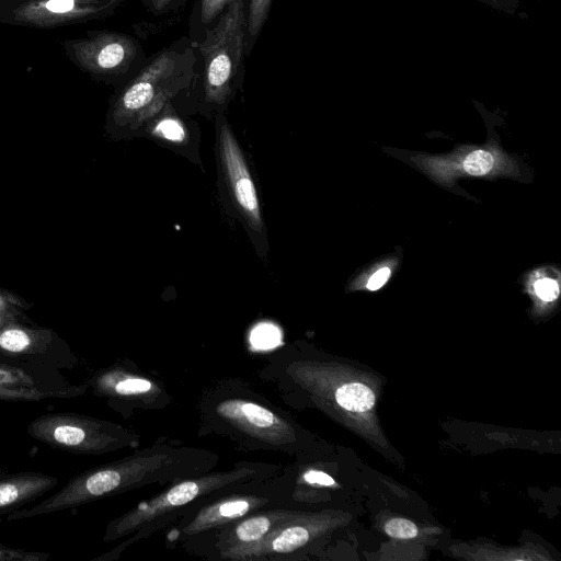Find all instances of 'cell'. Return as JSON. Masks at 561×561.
Here are the masks:
<instances>
[{
  "instance_id": "cell-8",
  "label": "cell",
  "mask_w": 561,
  "mask_h": 561,
  "mask_svg": "<svg viewBox=\"0 0 561 561\" xmlns=\"http://www.w3.org/2000/svg\"><path fill=\"white\" fill-rule=\"evenodd\" d=\"M216 156L226 196L256 249L265 251L266 229L249 162L222 114L216 115Z\"/></svg>"
},
{
  "instance_id": "cell-19",
  "label": "cell",
  "mask_w": 561,
  "mask_h": 561,
  "mask_svg": "<svg viewBox=\"0 0 561 561\" xmlns=\"http://www.w3.org/2000/svg\"><path fill=\"white\" fill-rule=\"evenodd\" d=\"M279 332L273 324H261L257 325L251 334V342L257 348H272L278 344Z\"/></svg>"
},
{
  "instance_id": "cell-17",
  "label": "cell",
  "mask_w": 561,
  "mask_h": 561,
  "mask_svg": "<svg viewBox=\"0 0 561 561\" xmlns=\"http://www.w3.org/2000/svg\"><path fill=\"white\" fill-rule=\"evenodd\" d=\"M32 343L31 335L22 329L12 328L0 333V348L9 353H24Z\"/></svg>"
},
{
  "instance_id": "cell-22",
  "label": "cell",
  "mask_w": 561,
  "mask_h": 561,
  "mask_svg": "<svg viewBox=\"0 0 561 561\" xmlns=\"http://www.w3.org/2000/svg\"><path fill=\"white\" fill-rule=\"evenodd\" d=\"M386 533L394 538H413L417 535L414 523L404 518H392L385 525Z\"/></svg>"
},
{
  "instance_id": "cell-13",
  "label": "cell",
  "mask_w": 561,
  "mask_h": 561,
  "mask_svg": "<svg viewBox=\"0 0 561 561\" xmlns=\"http://www.w3.org/2000/svg\"><path fill=\"white\" fill-rule=\"evenodd\" d=\"M161 144L186 147L191 142L188 126L175 114L171 103L141 130Z\"/></svg>"
},
{
  "instance_id": "cell-11",
  "label": "cell",
  "mask_w": 561,
  "mask_h": 561,
  "mask_svg": "<svg viewBox=\"0 0 561 561\" xmlns=\"http://www.w3.org/2000/svg\"><path fill=\"white\" fill-rule=\"evenodd\" d=\"M122 0H0V24L54 30L104 19Z\"/></svg>"
},
{
  "instance_id": "cell-10",
  "label": "cell",
  "mask_w": 561,
  "mask_h": 561,
  "mask_svg": "<svg viewBox=\"0 0 561 561\" xmlns=\"http://www.w3.org/2000/svg\"><path fill=\"white\" fill-rule=\"evenodd\" d=\"M61 46L77 68L105 83L123 81L140 53L131 36L113 31H88L84 36L62 41Z\"/></svg>"
},
{
  "instance_id": "cell-14",
  "label": "cell",
  "mask_w": 561,
  "mask_h": 561,
  "mask_svg": "<svg viewBox=\"0 0 561 561\" xmlns=\"http://www.w3.org/2000/svg\"><path fill=\"white\" fill-rule=\"evenodd\" d=\"M85 389L87 386L43 391L35 387L0 385V400L39 401L47 398H68L81 396L85 391Z\"/></svg>"
},
{
  "instance_id": "cell-27",
  "label": "cell",
  "mask_w": 561,
  "mask_h": 561,
  "mask_svg": "<svg viewBox=\"0 0 561 561\" xmlns=\"http://www.w3.org/2000/svg\"><path fill=\"white\" fill-rule=\"evenodd\" d=\"M172 0H151L152 5L157 10H163Z\"/></svg>"
},
{
  "instance_id": "cell-1",
  "label": "cell",
  "mask_w": 561,
  "mask_h": 561,
  "mask_svg": "<svg viewBox=\"0 0 561 561\" xmlns=\"http://www.w3.org/2000/svg\"><path fill=\"white\" fill-rule=\"evenodd\" d=\"M218 461L219 456L209 449L158 440L119 460L75 476L59 491L37 505L14 511L12 518H31L71 510L151 484L168 485L213 471Z\"/></svg>"
},
{
  "instance_id": "cell-15",
  "label": "cell",
  "mask_w": 561,
  "mask_h": 561,
  "mask_svg": "<svg viewBox=\"0 0 561 561\" xmlns=\"http://www.w3.org/2000/svg\"><path fill=\"white\" fill-rule=\"evenodd\" d=\"M334 399L341 408L356 412L368 411L375 403L371 389L358 382L340 386L334 392Z\"/></svg>"
},
{
  "instance_id": "cell-2",
  "label": "cell",
  "mask_w": 561,
  "mask_h": 561,
  "mask_svg": "<svg viewBox=\"0 0 561 561\" xmlns=\"http://www.w3.org/2000/svg\"><path fill=\"white\" fill-rule=\"evenodd\" d=\"M198 435H215L243 451H273L302 457L308 437L293 419L238 377L206 386L197 401Z\"/></svg>"
},
{
  "instance_id": "cell-3",
  "label": "cell",
  "mask_w": 561,
  "mask_h": 561,
  "mask_svg": "<svg viewBox=\"0 0 561 561\" xmlns=\"http://www.w3.org/2000/svg\"><path fill=\"white\" fill-rule=\"evenodd\" d=\"M282 468L275 463L242 460L228 470H213L172 482L160 493L139 502L107 524L103 535L104 542L126 539L98 560L117 559L127 547L170 527L188 514L197 503L249 482L273 477Z\"/></svg>"
},
{
  "instance_id": "cell-9",
  "label": "cell",
  "mask_w": 561,
  "mask_h": 561,
  "mask_svg": "<svg viewBox=\"0 0 561 561\" xmlns=\"http://www.w3.org/2000/svg\"><path fill=\"white\" fill-rule=\"evenodd\" d=\"M89 386L124 417L139 411H161L172 403V394L163 381L129 360L98 371Z\"/></svg>"
},
{
  "instance_id": "cell-18",
  "label": "cell",
  "mask_w": 561,
  "mask_h": 561,
  "mask_svg": "<svg viewBox=\"0 0 561 561\" xmlns=\"http://www.w3.org/2000/svg\"><path fill=\"white\" fill-rule=\"evenodd\" d=\"M494 163L493 156L485 150H476L467 156L463 161L465 171L471 175L488 173Z\"/></svg>"
},
{
  "instance_id": "cell-16",
  "label": "cell",
  "mask_w": 561,
  "mask_h": 561,
  "mask_svg": "<svg viewBox=\"0 0 561 561\" xmlns=\"http://www.w3.org/2000/svg\"><path fill=\"white\" fill-rule=\"evenodd\" d=\"M272 0H250L248 15H245L244 50H250L267 20Z\"/></svg>"
},
{
  "instance_id": "cell-23",
  "label": "cell",
  "mask_w": 561,
  "mask_h": 561,
  "mask_svg": "<svg viewBox=\"0 0 561 561\" xmlns=\"http://www.w3.org/2000/svg\"><path fill=\"white\" fill-rule=\"evenodd\" d=\"M232 0H201V20L204 24H209L227 9Z\"/></svg>"
},
{
  "instance_id": "cell-25",
  "label": "cell",
  "mask_w": 561,
  "mask_h": 561,
  "mask_svg": "<svg viewBox=\"0 0 561 561\" xmlns=\"http://www.w3.org/2000/svg\"><path fill=\"white\" fill-rule=\"evenodd\" d=\"M480 3H483L491 9H494L500 12H504L507 14H516L520 7L519 0H476Z\"/></svg>"
},
{
  "instance_id": "cell-4",
  "label": "cell",
  "mask_w": 561,
  "mask_h": 561,
  "mask_svg": "<svg viewBox=\"0 0 561 561\" xmlns=\"http://www.w3.org/2000/svg\"><path fill=\"white\" fill-rule=\"evenodd\" d=\"M195 57L191 48H168L156 55L117 91L110 121L128 134H136L185 88L194 77Z\"/></svg>"
},
{
  "instance_id": "cell-6",
  "label": "cell",
  "mask_w": 561,
  "mask_h": 561,
  "mask_svg": "<svg viewBox=\"0 0 561 561\" xmlns=\"http://www.w3.org/2000/svg\"><path fill=\"white\" fill-rule=\"evenodd\" d=\"M245 41L244 0H232L198 49L203 58V101L222 114L234 92Z\"/></svg>"
},
{
  "instance_id": "cell-21",
  "label": "cell",
  "mask_w": 561,
  "mask_h": 561,
  "mask_svg": "<svg viewBox=\"0 0 561 561\" xmlns=\"http://www.w3.org/2000/svg\"><path fill=\"white\" fill-rule=\"evenodd\" d=\"M34 379L24 371L18 368L0 365V385L34 387Z\"/></svg>"
},
{
  "instance_id": "cell-26",
  "label": "cell",
  "mask_w": 561,
  "mask_h": 561,
  "mask_svg": "<svg viewBox=\"0 0 561 561\" xmlns=\"http://www.w3.org/2000/svg\"><path fill=\"white\" fill-rule=\"evenodd\" d=\"M389 276L390 270L388 267L380 268L369 278L367 288L370 290H377L387 282Z\"/></svg>"
},
{
  "instance_id": "cell-5",
  "label": "cell",
  "mask_w": 561,
  "mask_h": 561,
  "mask_svg": "<svg viewBox=\"0 0 561 561\" xmlns=\"http://www.w3.org/2000/svg\"><path fill=\"white\" fill-rule=\"evenodd\" d=\"M293 474L288 466L273 477L237 486L197 503L168 527L165 546L181 547L255 512L276 506H298L293 502ZM300 507V506H298Z\"/></svg>"
},
{
  "instance_id": "cell-24",
  "label": "cell",
  "mask_w": 561,
  "mask_h": 561,
  "mask_svg": "<svg viewBox=\"0 0 561 561\" xmlns=\"http://www.w3.org/2000/svg\"><path fill=\"white\" fill-rule=\"evenodd\" d=\"M537 295L546 301L554 300L559 295L558 284L552 279H540L535 283Z\"/></svg>"
},
{
  "instance_id": "cell-12",
  "label": "cell",
  "mask_w": 561,
  "mask_h": 561,
  "mask_svg": "<svg viewBox=\"0 0 561 561\" xmlns=\"http://www.w3.org/2000/svg\"><path fill=\"white\" fill-rule=\"evenodd\" d=\"M58 483L57 478L43 472H19L0 478V510L31 502Z\"/></svg>"
},
{
  "instance_id": "cell-20",
  "label": "cell",
  "mask_w": 561,
  "mask_h": 561,
  "mask_svg": "<svg viewBox=\"0 0 561 561\" xmlns=\"http://www.w3.org/2000/svg\"><path fill=\"white\" fill-rule=\"evenodd\" d=\"M48 553L4 547L0 543V561H44Z\"/></svg>"
},
{
  "instance_id": "cell-7",
  "label": "cell",
  "mask_w": 561,
  "mask_h": 561,
  "mask_svg": "<svg viewBox=\"0 0 561 561\" xmlns=\"http://www.w3.org/2000/svg\"><path fill=\"white\" fill-rule=\"evenodd\" d=\"M26 431L51 448L78 455L98 456L140 444V435L129 427L73 412L43 414Z\"/></svg>"
}]
</instances>
